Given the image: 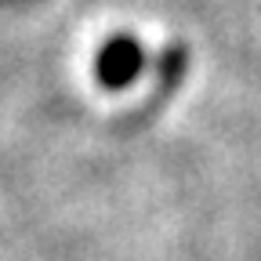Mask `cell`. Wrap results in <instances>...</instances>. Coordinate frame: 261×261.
<instances>
[{
    "mask_svg": "<svg viewBox=\"0 0 261 261\" xmlns=\"http://www.w3.org/2000/svg\"><path fill=\"white\" fill-rule=\"evenodd\" d=\"M142 65H145V51H142V44L135 37H113L102 51H98L94 73L109 91H116V87H127L135 80L142 73Z\"/></svg>",
    "mask_w": 261,
    "mask_h": 261,
    "instance_id": "cell-1",
    "label": "cell"
}]
</instances>
